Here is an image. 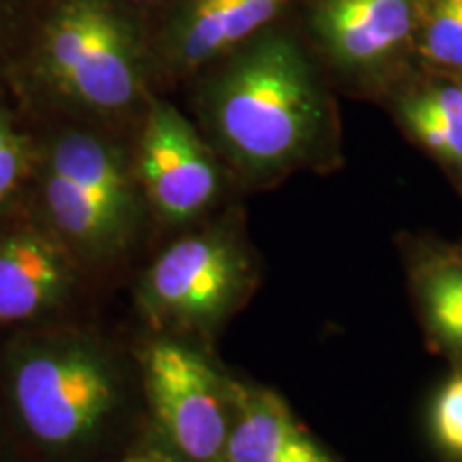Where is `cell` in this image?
<instances>
[{
  "label": "cell",
  "mask_w": 462,
  "mask_h": 462,
  "mask_svg": "<svg viewBox=\"0 0 462 462\" xmlns=\"http://www.w3.org/2000/svg\"><path fill=\"white\" fill-rule=\"evenodd\" d=\"M223 60L206 97L223 152L248 173L291 165L323 120L319 86L300 43L268 28Z\"/></svg>",
  "instance_id": "6da1fadb"
},
{
  "label": "cell",
  "mask_w": 462,
  "mask_h": 462,
  "mask_svg": "<svg viewBox=\"0 0 462 462\" xmlns=\"http://www.w3.org/2000/svg\"><path fill=\"white\" fill-rule=\"evenodd\" d=\"M34 73L67 106L125 114L146 86L142 34L118 0H58L39 32Z\"/></svg>",
  "instance_id": "7a4b0ae2"
},
{
  "label": "cell",
  "mask_w": 462,
  "mask_h": 462,
  "mask_svg": "<svg viewBox=\"0 0 462 462\" xmlns=\"http://www.w3.org/2000/svg\"><path fill=\"white\" fill-rule=\"evenodd\" d=\"M17 418L50 449L84 446L103 430L123 401L112 357L84 338H51L22 346L9 364Z\"/></svg>",
  "instance_id": "3957f363"
},
{
  "label": "cell",
  "mask_w": 462,
  "mask_h": 462,
  "mask_svg": "<svg viewBox=\"0 0 462 462\" xmlns=\"http://www.w3.org/2000/svg\"><path fill=\"white\" fill-rule=\"evenodd\" d=\"M137 176L99 133L71 129L50 146L42 198L51 227L69 245L103 257L129 245L140 221Z\"/></svg>",
  "instance_id": "277c9868"
},
{
  "label": "cell",
  "mask_w": 462,
  "mask_h": 462,
  "mask_svg": "<svg viewBox=\"0 0 462 462\" xmlns=\"http://www.w3.org/2000/svg\"><path fill=\"white\" fill-rule=\"evenodd\" d=\"M143 381L154 420L167 441L190 462H225L231 404L210 362L173 340L150 345Z\"/></svg>",
  "instance_id": "5b68a950"
},
{
  "label": "cell",
  "mask_w": 462,
  "mask_h": 462,
  "mask_svg": "<svg viewBox=\"0 0 462 462\" xmlns=\"http://www.w3.org/2000/svg\"><path fill=\"white\" fill-rule=\"evenodd\" d=\"M245 282V259L223 236H189L150 265L140 302L152 317L208 323L221 317Z\"/></svg>",
  "instance_id": "8992f818"
},
{
  "label": "cell",
  "mask_w": 462,
  "mask_h": 462,
  "mask_svg": "<svg viewBox=\"0 0 462 462\" xmlns=\"http://www.w3.org/2000/svg\"><path fill=\"white\" fill-rule=\"evenodd\" d=\"M137 182L167 223L190 221L217 198L215 159L171 103H150L137 154Z\"/></svg>",
  "instance_id": "52a82bcc"
},
{
  "label": "cell",
  "mask_w": 462,
  "mask_h": 462,
  "mask_svg": "<svg viewBox=\"0 0 462 462\" xmlns=\"http://www.w3.org/2000/svg\"><path fill=\"white\" fill-rule=\"evenodd\" d=\"M289 0H180L161 37L165 60L178 71L212 65L268 31Z\"/></svg>",
  "instance_id": "ba28073f"
},
{
  "label": "cell",
  "mask_w": 462,
  "mask_h": 462,
  "mask_svg": "<svg viewBox=\"0 0 462 462\" xmlns=\"http://www.w3.org/2000/svg\"><path fill=\"white\" fill-rule=\"evenodd\" d=\"M420 0H315L310 26L323 50L346 69H373L413 39Z\"/></svg>",
  "instance_id": "9c48e42d"
},
{
  "label": "cell",
  "mask_w": 462,
  "mask_h": 462,
  "mask_svg": "<svg viewBox=\"0 0 462 462\" xmlns=\"http://www.w3.org/2000/svg\"><path fill=\"white\" fill-rule=\"evenodd\" d=\"M73 265L60 242L34 227L0 236V326L37 319L67 298Z\"/></svg>",
  "instance_id": "30bf717a"
},
{
  "label": "cell",
  "mask_w": 462,
  "mask_h": 462,
  "mask_svg": "<svg viewBox=\"0 0 462 462\" xmlns=\"http://www.w3.org/2000/svg\"><path fill=\"white\" fill-rule=\"evenodd\" d=\"M225 462H330L274 392L229 385Z\"/></svg>",
  "instance_id": "8fae6325"
},
{
  "label": "cell",
  "mask_w": 462,
  "mask_h": 462,
  "mask_svg": "<svg viewBox=\"0 0 462 462\" xmlns=\"http://www.w3.org/2000/svg\"><path fill=\"white\" fill-rule=\"evenodd\" d=\"M404 125L421 146L462 167V86L439 84L402 101Z\"/></svg>",
  "instance_id": "7c38bea8"
},
{
  "label": "cell",
  "mask_w": 462,
  "mask_h": 462,
  "mask_svg": "<svg viewBox=\"0 0 462 462\" xmlns=\"http://www.w3.org/2000/svg\"><path fill=\"white\" fill-rule=\"evenodd\" d=\"M413 39L424 60L462 69V0H420Z\"/></svg>",
  "instance_id": "4fadbf2b"
},
{
  "label": "cell",
  "mask_w": 462,
  "mask_h": 462,
  "mask_svg": "<svg viewBox=\"0 0 462 462\" xmlns=\"http://www.w3.org/2000/svg\"><path fill=\"white\" fill-rule=\"evenodd\" d=\"M432 326L443 337L462 345V270H441L426 287Z\"/></svg>",
  "instance_id": "5bb4252c"
},
{
  "label": "cell",
  "mask_w": 462,
  "mask_h": 462,
  "mask_svg": "<svg viewBox=\"0 0 462 462\" xmlns=\"http://www.w3.org/2000/svg\"><path fill=\"white\" fill-rule=\"evenodd\" d=\"M32 148L9 114L0 112V208L17 193L31 171Z\"/></svg>",
  "instance_id": "9a60e30c"
},
{
  "label": "cell",
  "mask_w": 462,
  "mask_h": 462,
  "mask_svg": "<svg viewBox=\"0 0 462 462\" xmlns=\"http://www.w3.org/2000/svg\"><path fill=\"white\" fill-rule=\"evenodd\" d=\"M432 429L439 441L462 456V377L443 388L432 409Z\"/></svg>",
  "instance_id": "2e32d148"
},
{
  "label": "cell",
  "mask_w": 462,
  "mask_h": 462,
  "mask_svg": "<svg viewBox=\"0 0 462 462\" xmlns=\"http://www.w3.org/2000/svg\"><path fill=\"white\" fill-rule=\"evenodd\" d=\"M17 22V5L15 0H0V50L14 34Z\"/></svg>",
  "instance_id": "e0dca14e"
},
{
  "label": "cell",
  "mask_w": 462,
  "mask_h": 462,
  "mask_svg": "<svg viewBox=\"0 0 462 462\" xmlns=\"http://www.w3.org/2000/svg\"><path fill=\"white\" fill-rule=\"evenodd\" d=\"M131 5H157L161 0H129Z\"/></svg>",
  "instance_id": "ac0fdd59"
},
{
  "label": "cell",
  "mask_w": 462,
  "mask_h": 462,
  "mask_svg": "<svg viewBox=\"0 0 462 462\" xmlns=\"http://www.w3.org/2000/svg\"><path fill=\"white\" fill-rule=\"evenodd\" d=\"M126 462H157V460H152V458H131V460H126Z\"/></svg>",
  "instance_id": "d6986e66"
}]
</instances>
